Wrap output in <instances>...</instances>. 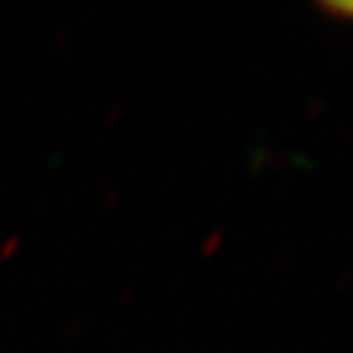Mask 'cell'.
<instances>
[{
	"label": "cell",
	"mask_w": 353,
	"mask_h": 353,
	"mask_svg": "<svg viewBox=\"0 0 353 353\" xmlns=\"http://www.w3.org/2000/svg\"><path fill=\"white\" fill-rule=\"evenodd\" d=\"M321 8L329 12H336V15L353 17V0H346V3H321Z\"/></svg>",
	"instance_id": "obj_1"
}]
</instances>
